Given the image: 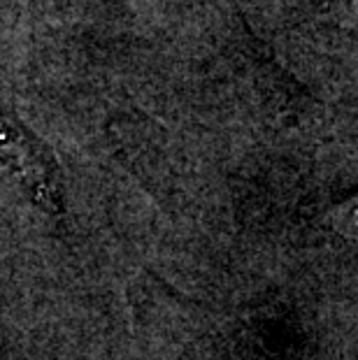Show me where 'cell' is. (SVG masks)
<instances>
[{"label": "cell", "instance_id": "cell-1", "mask_svg": "<svg viewBox=\"0 0 358 360\" xmlns=\"http://www.w3.org/2000/svg\"><path fill=\"white\" fill-rule=\"evenodd\" d=\"M0 158L5 160L12 170L19 172V177L33 184L40 193H56L54 179H56V165L49 151L35 140L33 135L26 133L17 121H10L0 114Z\"/></svg>", "mask_w": 358, "mask_h": 360}]
</instances>
